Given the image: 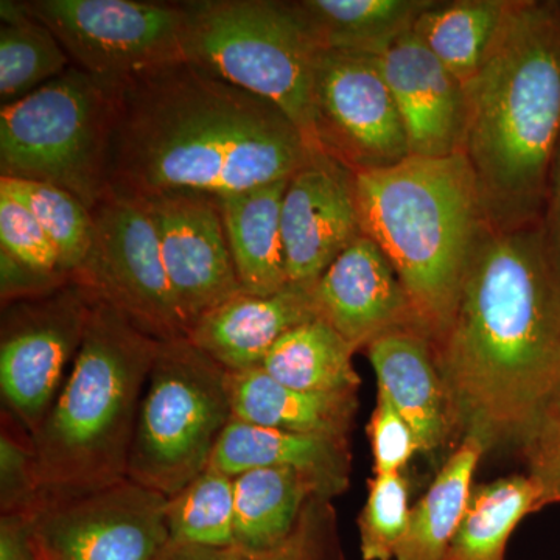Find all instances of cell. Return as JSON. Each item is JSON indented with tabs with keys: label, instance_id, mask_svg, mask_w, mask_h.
<instances>
[{
	"label": "cell",
	"instance_id": "obj_1",
	"mask_svg": "<svg viewBox=\"0 0 560 560\" xmlns=\"http://www.w3.org/2000/svg\"><path fill=\"white\" fill-rule=\"evenodd\" d=\"M431 346L464 438L525 448L560 388V259L544 223L486 231Z\"/></svg>",
	"mask_w": 560,
	"mask_h": 560
},
{
	"label": "cell",
	"instance_id": "obj_2",
	"mask_svg": "<svg viewBox=\"0 0 560 560\" xmlns=\"http://www.w3.org/2000/svg\"><path fill=\"white\" fill-rule=\"evenodd\" d=\"M312 153L275 103L178 61L120 86L110 190L220 197L290 179Z\"/></svg>",
	"mask_w": 560,
	"mask_h": 560
},
{
	"label": "cell",
	"instance_id": "obj_3",
	"mask_svg": "<svg viewBox=\"0 0 560 560\" xmlns=\"http://www.w3.org/2000/svg\"><path fill=\"white\" fill-rule=\"evenodd\" d=\"M463 88L459 153L489 230L541 223L560 154V0H510L481 68Z\"/></svg>",
	"mask_w": 560,
	"mask_h": 560
},
{
	"label": "cell",
	"instance_id": "obj_4",
	"mask_svg": "<svg viewBox=\"0 0 560 560\" xmlns=\"http://www.w3.org/2000/svg\"><path fill=\"white\" fill-rule=\"evenodd\" d=\"M355 198L361 235L385 254L419 330L436 340L489 230L469 162L460 153L410 156L385 171L357 173Z\"/></svg>",
	"mask_w": 560,
	"mask_h": 560
},
{
	"label": "cell",
	"instance_id": "obj_5",
	"mask_svg": "<svg viewBox=\"0 0 560 560\" xmlns=\"http://www.w3.org/2000/svg\"><path fill=\"white\" fill-rule=\"evenodd\" d=\"M160 342L95 300L75 361L32 436L39 501L127 480L140 399Z\"/></svg>",
	"mask_w": 560,
	"mask_h": 560
},
{
	"label": "cell",
	"instance_id": "obj_6",
	"mask_svg": "<svg viewBox=\"0 0 560 560\" xmlns=\"http://www.w3.org/2000/svg\"><path fill=\"white\" fill-rule=\"evenodd\" d=\"M186 10V61L275 103L320 151L315 75L320 49L296 2L194 0Z\"/></svg>",
	"mask_w": 560,
	"mask_h": 560
},
{
	"label": "cell",
	"instance_id": "obj_7",
	"mask_svg": "<svg viewBox=\"0 0 560 560\" xmlns=\"http://www.w3.org/2000/svg\"><path fill=\"white\" fill-rule=\"evenodd\" d=\"M120 86L75 66L0 110V173L68 190L94 210L109 194Z\"/></svg>",
	"mask_w": 560,
	"mask_h": 560
},
{
	"label": "cell",
	"instance_id": "obj_8",
	"mask_svg": "<svg viewBox=\"0 0 560 560\" xmlns=\"http://www.w3.org/2000/svg\"><path fill=\"white\" fill-rule=\"evenodd\" d=\"M232 418L230 372L189 338L161 341L140 399L128 480L175 495L208 469Z\"/></svg>",
	"mask_w": 560,
	"mask_h": 560
},
{
	"label": "cell",
	"instance_id": "obj_9",
	"mask_svg": "<svg viewBox=\"0 0 560 560\" xmlns=\"http://www.w3.org/2000/svg\"><path fill=\"white\" fill-rule=\"evenodd\" d=\"M22 7L54 33L72 66L106 83L124 86L186 61L183 2L28 0Z\"/></svg>",
	"mask_w": 560,
	"mask_h": 560
},
{
	"label": "cell",
	"instance_id": "obj_10",
	"mask_svg": "<svg viewBox=\"0 0 560 560\" xmlns=\"http://www.w3.org/2000/svg\"><path fill=\"white\" fill-rule=\"evenodd\" d=\"M94 241L73 282L158 341L189 337L145 202L109 190L94 210Z\"/></svg>",
	"mask_w": 560,
	"mask_h": 560
},
{
	"label": "cell",
	"instance_id": "obj_11",
	"mask_svg": "<svg viewBox=\"0 0 560 560\" xmlns=\"http://www.w3.org/2000/svg\"><path fill=\"white\" fill-rule=\"evenodd\" d=\"M94 302L90 291L70 280L50 293L3 304V407L31 438L68 377L65 372L79 353Z\"/></svg>",
	"mask_w": 560,
	"mask_h": 560
},
{
	"label": "cell",
	"instance_id": "obj_12",
	"mask_svg": "<svg viewBox=\"0 0 560 560\" xmlns=\"http://www.w3.org/2000/svg\"><path fill=\"white\" fill-rule=\"evenodd\" d=\"M313 102L320 151L355 175L385 171L411 156L381 57L320 51Z\"/></svg>",
	"mask_w": 560,
	"mask_h": 560
},
{
	"label": "cell",
	"instance_id": "obj_13",
	"mask_svg": "<svg viewBox=\"0 0 560 560\" xmlns=\"http://www.w3.org/2000/svg\"><path fill=\"white\" fill-rule=\"evenodd\" d=\"M167 497L124 480L60 500H40L33 540L50 560H158L171 540Z\"/></svg>",
	"mask_w": 560,
	"mask_h": 560
},
{
	"label": "cell",
	"instance_id": "obj_14",
	"mask_svg": "<svg viewBox=\"0 0 560 560\" xmlns=\"http://www.w3.org/2000/svg\"><path fill=\"white\" fill-rule=\"evenodd\" d=\"M140 198V197H139ZM160 235L162 259L189 331L242 293L215 195L164 191L140 198Z\"/></svg>",
	"mask_w": 560,
	"mask_h": 560
},
{
	"label": "cell",
	"instance_id": "obj_15",
	"mask_svg": "<svg viewBox=\"0 0 560 560\" xmlns=\"http://www.w3.org/2000/svg\"><path fill=\"white\" fill-rule=\"evenodd\" d=\"M280 226L289 283L313 285L361 235L355 173L312 153L289 180Z\"/></svg>",
	"mask_w": 560,
	"mask_h": 560
},
{
	"label": "cell",
	"instance_id": "obj_16",
	"mask_svg": "<svg viewBox=\"0 0 560 560\" xmlns=\"http://www.w3.org/2000/svg\"><path fill=\"white\" fill-rule=\"evenodd\" d=\"M313 294L318 318L355 350L393 331H420L393 265L364 235L350 243L316 280Z\"/></svg>",
	"mask_w": 560,
	"mask_h": 560
},
{
	"label": "cell",
	"instance_id": "obj_17",
	"mask_svg": "<svg viewBox=\"0 0 560 560\" xmlns=\"http://www.w3.org/2000/svg\"><path fill=\"white\" fill-rule=\"evenodd\" d=\"M383 75L399 109L411 156L459 153L464 131V88L412 33L381 57Z\"/></svg>",
	"mask_w": 560,
	"mask_h": 560
},
{
	"label": "cell",
	"instance_id": "obj_18",
	"mask_svg": "<svg viewBox=\"0 0 560 560\" xmlns=\"http://www.w3.org/2000/svg\"><path fill=\"white\" fill-rule=\"evenodd\" d=\"M313 287L289 283L270 296L242 291L202 316L187 338L228 372L259 368L287 331L318 318Z\"/></svg>",
	"mask_w": 560,
	"mask_h": 560
},
{
	"label": "cell",
	"instance_id": "obj_19",
	"mask_svg": "<svg viewBox=\"0 0 560 560\" xmlns=\"http://www.w3.org/2000/svg\"><path fill=\"white\" fill-rule=\"evenodd\" d=\"M366 349L378 390L415 431L420 451L440 448L455 425L430 338L416 330L393 331Z\"/></svg>",
	"mask_w": 560,
	"mask_h": 560
},
{
	"label": "cell",
	"instance_id": "obj_20",
	"mask_svg": "<svg viewBox=\"0 0 560 560\" xmlns=\"http://www.w3.org/2000/svg\"><path fill=\"white\" fill-rule=\"evenodd\" d=\"M346 438L301 434L253 425L232 418L221 434L209 467L230 477L254 469H291L307 475L323 500L348 488Z\"/></svg>",
	"mask_w": 560,
	"mask_h": 560
},
{
	"label": "cell",
	"instance_id": "obj_21",
	"mask_svg": "<svg viewBox=\"0 0 560 560\" xmlns=\"http://www.w3.org/2000/svg\"><path fill=\"white\" fill-rule=\"evenodd\" d=\"M289 180L217 197L232 261L245 293L270 296L289 285L280 226Z\"/></svg>",
	"mask_w": 560,
	"mask_h": 560
},
{
	"label": "cell",
	"instance_id": "obj_22",
	"mask_svg": "<svg viewBox=\"0 0 560 560\" xmlns=\"http://www.w3.org/2000/svg\"><path fill=\"white\" fill-rule=\"evenodd\" d=\"M234 419L301 434L346 438L357 393H313L283 385L264 368L230 372Z\"/></svg>",
	"mask_w": 560,
	"mask_h": 560
},
{
	"label": "cell",
	"instance_id": "obj_23",
	"mask_svg": "<svg viewBox=\"0 0 560 560\" xmlns=\"http://www.w3.org/2000/svg\"><path fill=\"white\" fill-rule=\"evenodd\" d=\"M313 499H320L318 488L298 470L254 469L237 475L235 547L257 552L276 550L290 539Z\"/></svg>",
	"mask_w": 560,
	"mask_h": 560
},
{
	"label": "cell",
	"instance_id": "obj_24",
	"mask_svg": "<svg viewBox=\"0 0 560 560\" xmlns=\"http://www.w3.org/2000/svg\"><path fill=\"white\" fill-rule=\"evenodd\" d=\"M434 0H301L302 16L323 50L382 57L415 27Z\"/></svg>",
	"mask_w": 560,
	"mask_h": 560
},
{
	"label": "cell",
	"instance_id": "obj_25",
	"mask_svg": "<svg viewBox=\"0 0 560 560\" xmlns=\"http://www.w3.org/2000/svg\"><path fill=\"white\" fill-rule=\"evenodd\" d=\"M544 495L533 474L478 486L442 560H504L515 526L545 508Z\"/></svg>",
	"mask_w": 560,
	"mask_h": 560
},
{
	"label": "cell",
	"instance_id": "obj_26",
	"mask_svg": "<svg viewBox=\"0 0 560 560\" xmlns=\"http://www.w3.org/2000/svg\"><path fill=\"white\" fill-rule=\"evenodd\" d=\"M485 447L464 438L442 466L429 492L411 510L410 525L396 560H442L471 497V482Z\"/></svg>",
	"mask_w": 560,
	"mask_h": 560
},
{
	"label": "cell",
	"instance_id": "obj_27",
	"mask_svg": "<svg viewBox=\"0 0 560 560\" xmlns=\"http://www.w3.org/2000/svg\"><path fill=\"white\" fill-rule=\"evenodd\" d=\"M355 349L330 327L315 318L287 331L261 368L275 381L313 393H357L360 375L353 370Z\"/></svg>",
	"mask_w": 560,
	"mask_h": 560
},
{
	"label": "cell",
	"instance_id": "obj_28",
	"mask_svg": "<svg viewBox=\"0 0 560 560\" xmlns=\"http://www.w3.org/2000/svg\"><path fill=\"white\" fill-rule=\"evenodd\" d=\"M508 7L510 0L434 2L412 33L464 86L481 68Z\"/></svg>",
	"mask_w": 560,
	"mask_h": 560
},
{
	"label": "cell",
	"instance_id": "obj_29",
	"mask_svg": "<svg viewBox=\"0 0 560 560\" xmlns=\"http://www.w3.org/2000/svg\"><path fill=\"white\" fill-rule=\"evenodd\" d=\"M0 98L10 105L57 79L72 66L54 33L33 20L22 2L0 3Z\"/></svg>",
	"mask_w": 560,
	"mask_h": 560
},
{
	"label": "cell",
	"instance_id": "obj_30",
	"mask_svg": "<svg viewBox=\"0 0 560 560\" xmlns=\"http://www.w3.org/2000/svg\"><path fill=\"white\" fill-rule=\"evenodd\" d=\"M234 477L208 467L168 497L165 523L176 544L223 548L234 545Z\"/></svg>",
	"mask_w": 560,
	"mask_h": 560
},
{
	"label": "cell",
	"instance_id": "obj_31",
	"mask_svg": "<svg viewBox=\"0 0 560 560\" xmlns=\"http://www.w3.org/2000/svg\"><path fill=\"white\" fill-rule=\"evenodd\" d=\"M0 194L22 202L54 242L61 271L70 280L86 260L94 241V215L68 190L51 184L20 178H0Z\"/></svg>",
	"mask_w": 560,
	"mask_h": 560
},
{
	"label": "cell",
	"instance_id": "obj_32",
	"mask_svg": "<svg viewBox=\"0 0 560 560\" xmlns=\"http://www.w3.org/2000/svg\"><path fill=\"white\" fill-rule=\"evenodd\" d=\"M411 508L407 478L401 471L375 475L359 518L364 560L396 559L410 525Z\"/></svg>",
	"mask_w": 560,
	"mask_h": 560
},
{
	"label": "cell",
	"instance_id": "obj_33",
	"mask_svg": "<svg viewBox=\"0 0 560 560\" xmlns=\"http://www.w3.org/2000/svg\"><path fill=\"white\" fill-rule=\"evenodd\" d=\"M326 500L313 499L302 514L296 529L285 544L271 551H248L231 547L208 548L168 540L158 560H330Z\"/></svg>",
	"mask_w": 560,
	"mask_h": 560
},
{
	"label": "cell",
	"instance_id": "obj_34",
	"mask_svg": "<svg viewBox=\"0 0 560 560\" xmlns=\"http://www.w3.org/2000/svg\"><path fill=\"white\" fill-rule=\"evenodd\" d=\"M0 250H5L25 267L69 279L61 271L58 250L39 221L22 202L5 194H0Z\"/></svg>",
	"mask_w": 560,
	"mask_h": 560
},
{
	"label": "cell",
	"instance_id": "obj_35",
	"mask_svg": "<svg viewBox=\"0 0 560 560\" xmlns=\"http://www.w3.org/2000/svg\"><path fill=\"white\" fill-rule=\"evenodd\" d=\"M2 423V515H28L39 501L32 438L10 416L3 418Z\"/></svg>",
	"mask_w": 560,
	"mask_h": 560
},
{
	"label": "cell",
	"instance_id": "obj_36",
	"mask_svg": "<svg viewBox=\"0 0 560 560\" xmlns=\"http://www.w3.org/2000/svg\"><path fill=\"white\" fill-rule=\"evenodd\" d=\"M368 434H370L372 455H374L375 475L401 471L410 463L415 453L420 451L415 431L381 390L368 425Z\"/></svg>",
	"mask_w": 560,
	"mask_h": 560
},
{
	"label": "cell",
	"instance_id": "obj_37",
	"mask_svg": "<svg viewBox=\"0 0 560 560\" xmlns=\"http://www.w3.org/2000/svg\"><path fill=\"white\" fill-rule=\"evenodd\" d=\"M530 469L560 460V388L525 447Z\"/></svg>",
	"mask_w": 560,
	"mask_h": 560
},
{
	"label": "cell",
	"instance_id": "obj_38",
	"mask_svg": "<svg viewBox=\"0 0 560 560\" xmlns=\"http://www.w3.org/2000/svg\"><path fill=\"white\" fill-rule=\"evenodd\" d=\"M0 560H38L27 515H2V521H0Z\"/></svg>",
	"mask_w": 560,
	"mask_h": 560
},
{
	"label": "cell",
	"instance_id": "obj_39",
	"mask_svg": "<svg viewBox=\"0 0 560 560\" xmlns=\"http://www.w3.org/2000/svg\"><path fill=\"white\" fill-rule=\"evenodd\" d=\"M541 223H544L552 249L560 259V154L556 162L555 173H552L550 198H548L547 212H545Z\"/></svg>",
	"mask_w": 560,
	"mask_h": 560
},
{
	"label": "cell",
	"instance_id": "obj_40",
	"mask_svg": "<svg viewBox=\"0 0 560 560\" xmlns=\"http://www.w3.org/2000/svg\"><path fill=\"white\" fill-rule=\"evenodd\" d=\"M530 474L537 477V480L544 486L545 506H550L552 503H560V460H558V463L534 467V469H530Z\"/></svg>",
	"mask_w": 560,
	"mask_h": 560
},
{
	"label": "cell",
	"instance_id": "obj_41",
	"mask_svg": "<svg viewBox=\"0 0 560 560\" xmlns=\"http://www.w3.org/2000/svg\"><path fill=\"white\" fill-rule=\"evenodd\" d=\"M35 547H36V545H35ZM36 555H38V560H50L49 558H47L46 555H44V552H40L38 550V548H36Z\"/></svg>",
	"mask_w": 560,
	"mask_h": 560
}]
</instances>
